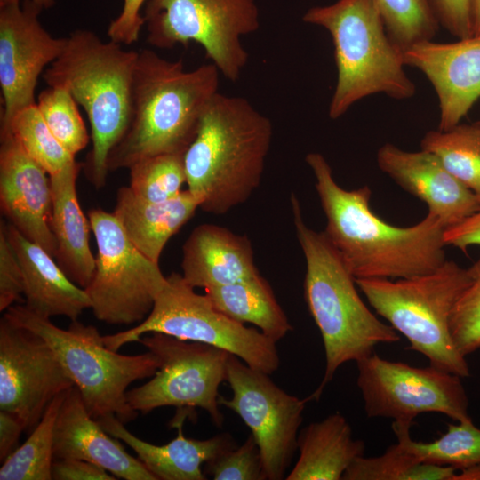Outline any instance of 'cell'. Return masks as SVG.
<instances>
[{"mask_svg":"<svg viewBox=\"0 0 480 480\" xmlns=\"http://www.w3.org/2000/svg\"><path fill=\"white\" fill-rule=\"evenodd\" d=\"M326 217L324 231L356 278H412L435 271L445 260L444 228L432 214L410 227L385 222L372 211L371 188L347 190L317 152L306 156Z\"/></svg>","mask_w":480,"mask_h":480,"instance_id":"6da1fadb","label":"cell"},{"mask_svg":"<svg viewBox=\"0 0 480 480\" xmlns=\"http://www.w3.org/2000/svg\"><path fill=\"white\" fill-rule=\"evenodd\" d=\"M213 63L186 70L149 49L138 52L126 132L108 158V172L160 154L185 153L207 104L219 92Z\"/></svg>","mask_w":480,"mask_h":480,"instance_id":"7a4b0ae2","label":"cell"},{"mask_svg":"<svg viewBox=\"0 0 480 480\" xmlns=\"http://www.w3.org/2000/svg\"><path fill=\"white\" fill-rule=\"evenodd\" d=\"M273 129L248 100L217 92L203 112L183 161L186 184L199 208L225 214L260 186Z\"/></svg>","mask_w":480,"mask_h":480,"instance_id":"3957f363","label":"cell"},{"mask_svg":"<svg viewBox=\"0 0 480 480\" xmlns=\"http://www.w3.org/2000/svg\"><path fill=\"white\" fill-rule=\"evenodd\" d=\"M296 236L306 260L304 299L324 343L325 371L308 401L318 400L343 364L373 354L381 343L400 340L397 332L382 323L362 300L356 279L324 232L305 222L299 199L291 196Z\"/></svg>","mask_w":480,"mask_h":480,"instance_id":"277c9868","label":"cell"},{"mask_svg":"<svg viewBox=\"0 0 480 480\" xmlns=\"http://www.w3.org/2000/svg\"><path fill=\"white\" fill-rule=\"evenodd\" d=\"M137 57L138 52L126 51L118 43L76 30L43 75L48 86L67 89L87 114L92 147L83 168L98 189L106 183L109 153L130 122Z\"/></svg>","mask_w":480,"mask_h":480,"instance_id":"5b68a950","label":"cell"},{"mask_svg":"<svg viewBox=\"0 0 480 480\" xmlns=\"http://www.w3.org/2000/svg\"><path fill=\"white\" fill-rule=\"evenodd\" d=\"M303 20L324 28L332 36L337 68L329 106L332 119L375 93L396 100L415 94L416 86L404 71L402 49L388 36L373 0H338L313 7Z\"/></svg>","mask_w":480,"mask_h":480,"instance_id":"8992f818","label":"cell"},{"mask_svg":"<svg viewBox=\"0 0 480 480\" xmlns=\"http://www.w3.org/2000/svg\"><path fill=\"white\" fill-rule=\"evenodd\" d=\"M470 275L453 260L412 278H356V284L378 315L403 334L409 348L425 356L429 365L461 378L470 370L457 348L450 319Z\"/></svg>","mask_w":480,"mask_h":480,"instance_id":"52a82bcc","label":"cell"},{"mask_svg":"<svg viewBox=\"0 0 480 480\" xmlns=\"http://www.w3.org/2000/svg\"><path fill=\"white\" fill-rule=\"evenodd\" d=\"M4 315L46 341L79 389L93 419L115 415L127 423L137 417L138 412L127 402V388L156 372L158 360L153 353L119 354L105 345L93 325L76 320L68 329H61L25 305H12Z\"/></svg>","mask_w":480,"mask_h":480,"instance_id":"ba28073f","label":"cell"},{"mask_svg":"<svg viewBox=\"0 0 480 480\" xmlns=\"http://www.w3.org/2000/svg\"><path fill=\"white\" fill-rule=\"evenodd\" d=\"M152 332L221 348L268 374L279 367L276 342L259 329L247 327L223 314L206 294L196 292L177 272L167 276L152 310L142 322L128 330L104 335L103 341L108 348L117 351Z\"/></svg>","mask_w":480,"mask_h":480,"instance_id":"9c48e42d","label":"cell"},{"mask_svg":"<svg viewBox=\"0 0 480 480\" xmlns=\"http://www.w3.org/2000/svg\"><path fill=\"white\" fill-rule=\"evenodd\" d=\"M143 17L151 45L170 49L197 43L231 82L248 62L242 36L260 26L254 0H149Z\"/></svg>","mask_w":480,"mask_h":480,"instance_id":"30bf717a","label":"cell"},{"mask_svg":"<svg viewBox=\"0 0 480 480\" xmlns=\"http://www.w3.org/2000/svg\"><path fill=\"white\" fill-rule=\"evenodd\" d=\"M88 219L97 244L88 294L95 317L111 324L142 322L166 284L160 267L128 238L113 212L92 209Z\"/></svg>","mask_w":480,"mask_h":480,"instance_id":"8fae6325","label":"cell"},{"mask_svg":"<svg viewBox=\"0 0 480 480\" xmlns=\"http://www.w3.org/2000/svg\"><path fill=\"white\" fill-rule=\"evenodd\" d=\"M139 342L156 356L158 368L148 382L126 392L129 405L142 414L164 406L188 412L198 407L220 428L224 417L220 410L219 388L227 380L230 354L160 332L142 336Z\"/></svg>","mask_w":480,"mask_h":480,"instance_id":"7c38bea8","label":"cell"},{"mask_svg":"<svg viewBox=\"0 0 480 480\" xmlns=\"http://www.w3.org/2000/svg\"><path fill=\"white\" fill-rule=\"evenodd\" d=\"M357 386L366 415L412 424L421 413L439 412L471 420L461 377L429 367L392 362L372 354L357 363Z\"/></svg>","mask_w":480,"mask_h":480,"instance_id":"4fadbf2b","label":"cell"},{"mask_svg":"<svg viewBox=\"0 0 480 480\" xmlns=\"http://www.w3.org/2000/svg\"><path fill=\"white\" fill-rule=\"evenodd\" d=\"M230 397L219 404L234 411L251 429L260 452L265 480H281L293 459L307 398L288 394L269 378L230 354L227 380Z\"/></svg>","mask_w":480,"mask_h":480,"instance_id":"5bb4252c","label":"cell"},{"mask_svg":"<svg viewBox=\"0 0 480 480\" xmlns=\"http://www.w3.org/2000/svg\"><path fill=\"white\" fill-rule=\"evenodd\" d=\"M75 386L46 341L4 315L0 321V410L29 432L54 397Z\"/></svg>","mask_w":480,"mask_h":480,"instance_id":"9a60e30c","label":"cell"},{"mask_svg":"<svg viewBox=\"0 0 480 480\" xmlns=\"http://www.w3.org/2000/svg\"><path fill=\"white\" fill-rule=\"evenodd\" d=\"M41 9L26 1L0 6L1 125L36 104L35 91L44 68L62 52L66 38L52 36L37 16Z\"/></svg>","mask_w":480,"mask_h":480,"instance_id":"2e32d148","label":"cell"},{"mask_svg":"<svg viewBox=\"0 0 480 480\" xmlns=\"http://www.w3.org/2000/svg\"><path fill=\"white\" fill-rule=\"evenodd\" d=\"M405 66L420 70L437 95L438 130L460 124L480 98V35L454 43L432 40L414 44L402 51Z\"/></svg>","mask_w":480,"mask_h":480,"instance_id":"e0dca14e","label":"cell"},{"mask_svg":"<svg viewBox=\"0 0 480 480\" xmlns=\"http://www.w3.org/2000/svg\"><path fill=\"white\" fill-rule=\"evenodd\" d=\"M0 207L9 223L55 258L48 172L11 132H0Z\"/></svg>","mask_w":480,"mask_h":480,"instance_id":"ac0fdd59","label":"cell"},{"mask_svg":"<svg viewBox=\"0 0 480 480\" xmlns=\"http://www.w3.org/2000/svg\"><path fill=\"white\" fill-rule=\"evenodd\" d=\"M379 168L403 189L424 202L444 228L456 226L480 209V200L431 152H410L391 143L377 152Z\"/></svg>","mask_w":480,"mask_h":480,"instance_id":"d6986e66","label":"cell"},{"mask_svg":"<svg viewBox=\"0 0 480 480\" xmlns=\"http://www.w3.org/2000/svg\"><path fill=\"white\" fill-rule=\"evenodd\" d=\"M53 457L92 462L116 478L156 480L89 414L76 386L67 390L55 421Z\"/></svg>","mask_w":480,"mask_h":480,"instance_id":"ffe728a7","label":"cell"},{"mask_svg":"<svg viewBox=\"0 0 480 480\" xmlns=\"http://www.w3.org/2000/svg\"><path fill=\"white\" fill-rule=\"evenodd\" d=\"M181 269L189 285L204 290L260 275L248 236L210 223L196 227L185 241Z\"/></svg>","mask_w":480,"mask_h":480,"instance_id":"44dd1931","label":"cell"},{"mask_svg":"<svg viewBox=\"0 0 480 480\" xmlns=\"http://www.w3.org/2000/svg\"><path fill=\"white\" fill-rule=\"evenodd\" d=\"M177 412L172 424L178 428L177 437L164 445L152 444L138 438L115 415L97 420L110 436L130 446L156 480H204L206 477L202 465L236 446V442L228 433L204 440L186 438L183 422L189 413L180 410Z\"/></svg>","mask_w":480,"mask_h":480,"instance_id":"7402d4cb","label":"cell"},{"mask_svg":"<svg viewBox=\"0 0 480 480\" xmlns=\"http://www.w3.org/2000/svg\"><path fill=\"white\" fill-rule=\"evenodd\" d=\"M5 225L21 266L27 308L44 317L63 316L71 321L91 308L85 290L67 276L53 256L10 223Z\"/></svg>","mask_w":480,"mask_h":480,"instance_id":"603a6c76","label":"cell"},{"mask_svg":"<svg viewBox=\"0 0 480 480\" xmlns=\"http://www.w3.org/2000/svg\"><path fill=\"white\" fill-rule=\"evenodd\" d=\"M83 164L73 161L50 175L52 186L51 228L54 236L56 261L67 276L85 289L95 270V257L89 242L91 225L77 198L76 179Z\"/></svg>","mask_w":480,"mask_h":480,"instance_id":"cb8c5ba5","label":"cell"},{"mask_svg":"<svg viewBox=\"0 0 480 480\" xmlns=\"http://www.w3.org/2000/svg\"><path fill=\"white\" fill-rule=\"evenodd\" d=\"M199 204L188 189L163 202H148L129 187L117 190L113 213L130 241L148 259L159 263L168 241L191 218Z\"/></svg>","mask_w":480,"mask_h":480,"instance_id":"d4e9b609","label":"cell"},{"mask_svg":"<svg viewBox=\"0 0 480 480\" xmlns=\"http://www.w3.org/2000/svg\"><path fill=\"white\" fill-rule=\"evenodd\" d=\"M298 460L287 480H340L348 467L364 456L363 440L352 437V429L340 412L313 422L298 435Z\"/></svg>","mask_w":480,"mask_h":480,"instance_id":"484cf974","label":"cell"},{"mask_svg":"<svg viewBox=\"0 0 480 480\" xmlns=\"http://www.w3.org/2000/svg\"><path fill=\"white\" fill-rule=\"evenodd\" d=\"M204 291L217 309L235 321L255 325L275 342L292 330L270 284L260 274Z\"/></svg>","mask_w":480,"mask_h":480,"instance_id":"4316f807","label":"cell"},{"mask_svg":"<svg viewBox=\"0 0 480 480\" xmlns=\"http://www.w3.org/2000/svg\"><path fill=\"white\" fill-rule=\"evenodd\" d=\"M411 427V423L401 421L392 424L396 443L421 461L458 469L480 463V428L472 420L448 424L446 432L429 443L412 440Z\"/></svg>","mask_w":480,"mask_h":480,"instance_id":"83f0119b","label":"cell"},{"mask_svg":"<svg viewBox=\"0 0 480 480\" xmlns=\"http://www.w3.org/2000/svg\"><path fill=\"white\" fill-rule=\"evenodd\" d=\"M420 147L436 155L480 200V122L459 124L448 131H429Z\"/></svg>","mask_w":480,"mask_h":480,"instance_id":"f1b7e54d","label":"cell"},{"mask_svg":"<svg viewBox=\"0 0 480 480\" xmlns=\"http://www.w3.org/2000/svg\"><path fill=\"white\" fill-rule=\"evenodd\" d=\"M66 392L52 399L25 443L2 462L1 480L52 479L54 426Z\"/></svg>","mask_w":480,"mask_h":480,"instance_id":"f546056e","label":"cell"},{"mask_svg":"<svg viewBox=\"0 0 480 480\" xmlns=\"http://www.w3.org/2000/svg\"><path fill=\"white\" fill-rule=\"evenodd\" d=\"M458 468L423 462L398 443L376 457L357 458L345 471V480H454Z\"/></svg>","mask_w":480,"mask_h":480,"instance_id":"4dcf8cb0","label":"cell"},{"mask_svg":"<svg viewBox=\"0 0 480 480\" xmlns=\"http://www.w3.org/2000/svg\"><path fill=\"white\" fill-rule=\"evenodd\" d=\"M0 132H11L24 150L49 175L60 172L76 160L54 137L44 121L36 103L18 112Z\"/></svg>","mask_w":480,"mask_h":480,"instance_id":"1f68e13d","label":"cell"},{"mask_svg":"<svg viewBox=\"0 0 480 480\" xmlns=\"http://www.w3.org/2000/svg\"><path fill=\"white\" fill-rule=\"evenodd\" d=\"M184 153L160 154L143 158L128 169L131 190L148 202H163L179 195L186 183Z\"/></svg>","mask_w":480,"mask_h":480,"instance_id":"d6a6232c","label":"cell"},{"mask_svg":"<svg viewBox=\"0 0 480 480\" xmlns=\"http://www.w3.org/2000/svg\"><path fill=\"white\" fill-rule=\"evenodd\" d=\"M388 36L402 51L432 40L439 22L429 0H373Z\"/></svg>","mask_w":480,"mask_h":480,"instance_id":"836d02e7","label":"cell"},{"mask_svg":"<svg viewBox=\"0 0 480 480\" xmlns=\"http://www.w3.org/2000/svg\"><path fill=\"white\" fill-rule=\"evenodd\" d=\"M37 108L49 130L74 156L88 144L90 136L72 94L61 86L41 92Z\"/></svg>","mask_w":480,"mask_h":480,"instance_id":"e575fe53","label":"cell"},{"mask_svg":"<svg viewBox=\"0 0 480 480\" xmlns=\"http://www.w3.org/2000/svg\"><path fill=\"white\" fill-rule=\"evenodd\" d=\"M468 269L470 282L457 300L450 319L453 341L465 356L480 348V257Z\"/></svg>","mask_w":480,"mask_h":480,"instance_id":"d590c367","label":"cell"},{"mask_svg":"<svg viewBox=\"0 0 480 480\" xmlns=\"http://www.w3.org/2000/svg\"><path fill=\"white\" fill-rule=\"evenodd\" d=\"M204 472L214 480H265L260 449L252 435L205 463Z\"/></svg>","mask_w":480,"mask_h":480,"instance_id":"8d00e7d4","label":"cell"},{"mask_svg":"<svg viewBox=\"0 0 480 480\" xmlns=\"http://www.w3.org/2000/svg\"><path fill=\"white\" fill-rule=\"evenodd\" d=\"M24 295V279L20 260L9 240L6 225L0 224V311H5Z\"/></svg>","mask_w":480,"mask_h":480,"instance_id":"74e56055","label":"cell"},{"mask_svg":"<svg viewBox=\"0 0 480 480\" xmlns=\"http://www.w3.org/2000/svg\"><path fill=\"white\" fill-rule=\"evenodd\" d=\"M434 12L450 34L459 39L473 36L472 0H429Z\"/></svg>","mask_w":480,"mask_h":480,"instance_id":"f35d334b","label":"cell"},{"mask_svg":"<svg viewBox=\"0 0 480 480\" xmlns=\"http://www.w3.org/2000/svg\"><path fill=\"white\" fill-rule=\"evenodd\" d=\"M146 0H124L120 14L110 23L108 29L109 40L120 44H131L138 41L145 24L140 9Z\"/></svg>","mask_w":480,"mask_h":480,"instance_id":"ab89813d","label":"cell"},{"mask_svg":"<svg viewBox=\"0 0 480 480\" xmlns=\"http://www.w3.org/2000/svg\"><path fill=\"white\" fill-rule=\"evenodd\" d=\"M52 479L55 480H115L103 468L77 459L53 460Z\"/></svg>","mask_w":480,"mask_h":480,"instance_id":"60d3db41","label":"cell"},{"mask_svg":"<svg viewBox=\"0 0 480 480\" xmlns=\"http://www.w3.org/2000/svg\"><path fill=\"white\" fill-rule=\"evenodd\" d=\"M444 242L464 252L469 246H480V209L460 224L444 229Z\"/></svg>","mask_w":480,"mask_h":480,"instance_id":"b9f144b4","label":"cell"},{"mask_svg":"<svg viewBox=\"0 0 480 480\" xmlns=\"http://www.w3.org/2000/svg\"><path fill=\"white\" fill-rule=\"evenodd\" d=\"M22 423L13 414L0 411V460L3 462L16 448L24 431Z\"/></svg>","mask_w":480,"mask_h":480,"instance_id":"7bdbcfd3","label":"cell"},{"mask_svg":"<svg viewBox=\"0 0 480 480\" xmlns=\"http://www.w3.org/2000/svg\"><path fill=\"white\" fill-rule=\"evenodd\" d=\"M454 480H480V463L458 469Z\"/></svg>","mask_w":480,"mask_h":480,"instance_id":"ee69618b","label":"cell"},{"mask_svg":"<svg viewBox=\"0 0 480 480\" xmlns=\"http://www.w3.org/2000/svg\"><path fill=\"white\" fill-rule=\"evenodd\" d=\"M471 16L473 36L480 35V0H472Z\"/></svg>","mask_w":480,"mask_h":480,"instance_id":"f6af8a7d","label":"cell"},{"mask_svg":"<svg viewBox=\"0 0 480 480\" xmlns=\"http://www.w3.org/2000/svg\"><path fill=\"white\" fill-rule=\"evenodd\" d=\"M20 0H0V6L12 4V3H20ZM32 3L36 6H37L39 9H47L52 7L55 1L54 0H25Z\"/></svg>","mask_w":480,"mask_h":480,"instance_id":"bcb514c9","label":"cell"}]
</instances>
